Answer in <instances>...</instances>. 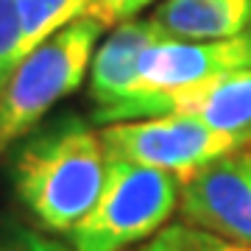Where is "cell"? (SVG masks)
Wrapping results in <instances>:
<instances>
[{"label":"cell","instance_id":"cell-1","mask_svg":"<svg viewBox=\"0 0 251 251\" xmlns=\"http://www.w3.org/2000/svg\"><path fill=\"white\" fill-rule=\"evenodd\" d=\"M106 151L84 117L59 115L23 137L11 159V184L31 221L48 234H67L98 201Z\"/></svg>","mask_w":251,"mask_h":251},{"label":"cell","instance_id":"cell-2","mask_svg":"<svg viewBox=\"0 0 251 251\" xmlns=\"http://www.w3.org/2000/svg\"><path fill=\"white\" fill-rule=\"evenodd\" d=\"M106 25L98 17H78L64 25L14 67L0 92V145L17 143L31 134L48 112L78 90L90 75V64Z\"/></svg>","mask_w":251,"mask_h":251},{"label":"cell","instance_id":"cell-3","mask_svg":"<svg viewBox=\"0 0 251 251\" xmlns=\"http://www.w3.org/2000/svg\"><path fill=\"white\" fill-rule=\"evenodd\" d=\"M179 198L181 179L173 173L128 159H109L98 201L67 232V243L75 251H126L143 246L168 226Z\"/></svg>","mask_w":251,"mask_h":251},{"label":"cell","instance_id":"cell-4","mask_svg":"<svg viewBox=\"0 0 251 251\" xmlns=\"http://www.w3.org/2000/svg\"><path fill=\"white\" fill-rule=\"evenodd\" d=\"M243 67H251V31L212 42L159 36L143 50L134 95L115 112L112 123L159 117L171 98Z\"/></svg>","mask_w":251,"mask_h":251},{"label":"cell","instance_id":"cell-5","mask_svg":"<svg viewBox=\"0 0 251 251\" xmlns=\"http://www.w3.org/2000/svg\"><path fill=\"white\" fill-rule=\"evenodd\" d=\"M100 143L109 159H128L159 168L184 181L198 168L240 151V145H249L251 140L243 134L218 131L190 115H159L103 126Z\"/></svg>","mask_w":251,"mask_h":251},{"label":"cell","instance_id":"cell-6","mask_svg":"<svg viewBox=\"0 0 251 251\" xmlns=\"http://www.w3.org/2000/svg\"><path fill=\"white\" fill-rule=\"evenodd\" d=\"M181 221L251 246V151H232L181 181Z\"/></svg>","mask_w":251,"mask_h":251},{"label":"cell","instance_id":"cell-7","mask_svg":"<svg viewBox=\"0 0 251 251\" xmlns=\"http://www.w3.org/2000/svg\"><path fill=\"white\" fill-rule=\"evenodd\" d=\"M165 36L151 17H131L117 23L115 31L95 48L90 64V100L95 112L92 120L109 126L112 117L126 100L134 95L137 87V64L151 42Z\"/></svg>","mask_w":251,"mask_h":251},{"label":"cell","instance_id":"cell-8","mask_svg":"<svg viewBox=\"0 0 251 251\" xmlns=\"http://www.w3.org/2000/svg\"><path fill=\"white\" fill-rule=\"evenodd\" d=\"M148 17L171 39H232L251 31V0H162Z\"/></svg>","mask_w":251,"mask_h":251},{"label":"cell","instance_id":"cell-9","mask_svg":"<svg viewBox=\"0 0 251 251\" xmlns=\"http://www.w3.org/2000/svg\"><path fill=\"white\" fill-rule=\"evenodd\" d=\"M162 115H190L218 131L251 140V67L226 73L165 103Z\"/></svg>","mask_w":251,"mask_h":251},{"label":"cell","instance_id":"cell-10","mask_svg":"<svg viewBox=\"0 0 251 251\" xmlns=\"http://www.w3.org/2000/svg\"><path fill=\"white\" fill-rule=\"evenodd\" d=\"M98 0H17L20 25H23V50H34L48 36L62 31L78 17L92 14Z\"/></svg>","mask_w":251,"mask_h":251},{"label":"cell","instance_id":"cell-11","mask_svg":"<svg viewBox=\"0 0 251 251\" xmlns=\"http://www.w3.org/2000/svg\"><path fill=\"white\" fill-rule=\"evenodd\" d=\"M134 251H251V246L221 237L215 232H206L187 221H176V224L159 229L151 240H145Z\"/></svg>","mask_w":251,"mask_h":251},{"label":"cell","instance_id":"cell-12","mask_svg":"<svg viewBox=\"0 0 251 251\" xmlns=\"http://www.w3.org/2000/svg\"><path fill=\"white\" fill-rule=\"evenodd\" d=\"M25 56L23 50V25H20L17 0H0V92L9 84L14 67Z\"/></svg>","mask_w":251,"mask_h":251},{"label":"cell","instance_id":"cell-13","mask_svg":"<svg viewBox=\"0 0 251 251\" xmlns=\"http://www.w3.org/2000/svg\"><path fill=\"white\" fill-rule=\"evenodd\" d=\"M0 251H75L73 246H64L62 240L50 237L42 229H28V226H6Z\"/></svg>","mask_w":251,"mask_h":251},{"label":"cell","instance_id":"cell-14","mask_svg":"<svg viewBox=\"0 0 251 251\" xmlns=\"http://www.w3.org/2000/svg\"><path fill=\"white\" fill-rule=\"evenodd\" d=\"M151 3L153 0H98L95 9H92V17H98L109 28V25H117V23H126V20L137 17Z\"/></svg>","mask_w":251,"mask_h":251},{"label":"cell","instance_id":"cell-15","mask_svg":"<svg viewBox=\"0 0 251 251\" xmlns=\"http://www.w3.org/2000/svg\"><path fill=\"white\" fill-rule=\"evenodd\" d=\"M0 151H3V145H0Z\"/></svg>","mask_w":251,"mask_h":251}]
</instances>
